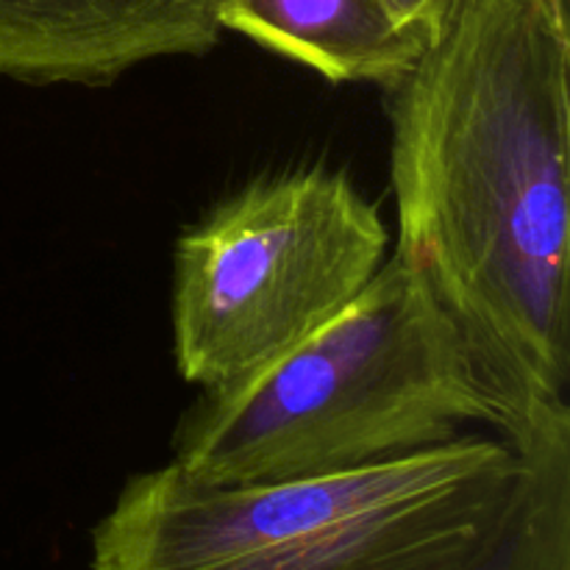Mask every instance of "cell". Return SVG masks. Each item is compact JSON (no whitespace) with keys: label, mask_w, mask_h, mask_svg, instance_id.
I'll return each mask as SVG.
<instances>
[{"label":"cell","mask_w":570,"mask_h":570,"mask_svg":"<svg viewBox=\"0 0 570 570\" xmlns=\"http://www.w3.org/2000/svg\"><path fill=\"white\" fill-rule=\"evenodd\" d=\"M220 0H0V78L106 87L134 67L204 56Z\"/></svg>","instance_id":"5"},{"label":"cell","mask_w":570,"mask_h":570,"mask_svg":"<svg viewBox=\"0 0 570 570\" xmlns=\"http://www.w3.org/2000/svg\"><path fill=\"white\" fill-rule=\"evenodd\" d=\"M390 232L351 176L312 165L254 178L173 250V356L215 390L259 371L376 276Z\"/></svg>","instance_id":"4"},{"label":"cell","mask_w":570,"mask_h":570,"mask_svg":"<svg viewBox=\"0 0 570 570\" xmlns=\"http://www.w3.org/2000/svg\"><path fill=\"white\" fill-rule=\"evenodd\" d=\"M527 456L521 493L495 543L468 570H570V410L507 432Z\"/></svg>","instance_id":"7"},{"label":"cell","mask_w":570,"mask_h":570,"mask_svg":"<svg viewBox=\"0 0 570 570\" xmlns=\"http://www.w3.org/2000/svg\"><path fill=\"white\" fill-rule=\"evenodd\" d=\"M387 3L406 26L415 28L432 45L471 0H387Z\"/></svg>","instance_id":"8"},{"label":"cell","mask_w":570,"mask_h":570,"mask_svg":"<svg viewBox=\"0 0 570 570\" xmlns=\"http://www.w3.org/2000/svg\"><path fill=\"white\" fill-rule=\"evenodd\" d=\"M527 456L507 434L326 476L220 488L176 462L122 484L92 570H468L501 534Z\"/></svg>","instance_id":"2"},{"label":"cell","mask_w":570,"mask_h":570,"mask_svg":"<svg viewBox=\"0 0 570 570\" xmlns=\"http://www.w3.org/2000/svg\"><path fill=\"white\" fill-rule=\"evenodd\" d=\"M501 429L504 410L426 278L401 262L259 371L204 390L173 462L220 488L326 476Z\"/></svg>","instance_id":"3"},{"label":"cell","mask_w":570,"mask_h":570,"mask_svg":"<svg viewBox=\"0 0 570 570\" xmlns=\"http://www.w3.org/2000/svg\"><path fill=\"white\" fill-rule=\"evenodd\" d=\"M568 0H471L390 89L395 254L465 337L499 432L570 382Z\"/></svg>","instance_id":"1"},{"label":"cell","mask_w":570,"mask_h":570,"mask_svg":"<svg viewBox=\"0 0 570 570\" xmlns=\"http://www.w3.org/2000/svg\"><path fill=\"white\" fill-rule=\"evenodd\" d=\"M223 31L315 70L332 83L399 87L429 42L387 0H220Z\"/></svg>","instance_id":"6"}]
</instances>
